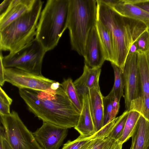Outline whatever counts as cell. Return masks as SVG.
Wrapping results in <instances>:
<instances>
[{"mask_svg": "<svg viewBox=\"0 0 149 149\" xmlns=\"http://www.w3.org/2000/svg\"><path fill=\"white\" fill-rule=\"evenodd\" d=\"M19 93L29 111L43 122L66 129L77 125L80 112L59 82L45 91L19 89Z\"/></svg>", "mask_w": 149, "mask_h": 149, "instance_id": "1", "label": "cell"}, {"mask_svg": "<svg viewBox=\"0 0 149 149\" xmlns=\"http://www.w3.org/2000/svg\"><path fill=\"white\" fill-rule=\"evenodd\" d=\"M97 18L109 31L116 55L115 65L123 70L130 48L148 27L141 22L123 17L97 0Z\"/></svg>", "mask_w": 149, "mask_h": 149, "instance_id": "2", "label": "cell"}, {"mask_svg": "<svg viewBox=\"0 0 149 149\" xmlns=\"http://www.w3.org/2000/svg\"><path fill=\"white\" fill-rule=\"evenodd\" d=\"M70 0H48L41 12L35 38L46 52L54 49L68 28Z\"/></svg>", "mask_w": 149, "mask_h": 149, "instance_id": "3", "label": "cell"}, {"mask_svg": "<svg viewBox=\"0 0 149 149\" xmlns=\"http://www.w3.org/2000/svg\"><path fill=\"white\" fill-rule=\"evenodd\" d=\"M96 0H70L68 28L72 49L84 56L86 41L97 21Z\"/></svg>", "mask_w": 149, "mask_h": 149, "instance_id": "4", "label": "cell"}, {"mask_svg": "<svg viewBox=\"0 0 149 149\" xmlns=\"http://www.w3.org/2000/svg\"><path fill=\"white\" fill-rule=\"evenodd\" d=\"M42 4L35 0L29 11L0 30L1 51L14 52L35 38Z\"/></svg>", "mask_w": 149, "mask_h": 149, "instance_id": "5", "label": "cell"}, {"mask_svg": "<svg viewBox=\"0 0 149 149\" xmlns=\"http://www.w3.org/2000/svg\"><path fill=\"white\" fill-rule=\"evenodd\" d=\"M46 52L35 38L19 49L5 56H3L1 50L0 58L5 68H15L42 75V61Z\"/></svg>", "mask_w": 149, "mask_h": 149, "instance_id": "6", "label": "cell"}, {"mask_svg": "<svg viewBox=\"0 0 149 149\" xmlns=\"http://www.w3.org/2000/svg\"><path fill=\"white\" fill-rule=\"evenodd\" d=\"M0 115L5 138L12 149H42L17 112Z\"/></svg>", "mask_w": 149, "mask_h": 149, "instance_id": "7", "label": "cell"}, {"mask_svg": "<svg viewBox=\"0 0 149 149\" xmlns=\"http://www.w3.org/2000/svg\"><path fill=\"white\" fill-rule=\"evenodd\" d=\"M5 76L7 82L19 89L45 91L55 81L15 68H5Z\"/></svg>", "mask_w": 149, "mask_h": 149, "instance_id": "8", "label": "cell"}, {"mask_svg": "<svg viewBox=\"0 0 149 149\" xmlns=\"http://www.w3.org/2000/svg\"><path fill=\"white\" fill-rule=\"evenodd\" d=\"M125 111H129L132 101L140 93V76L137 53L129 54L123 69Z\"/></svg>", "mask_w": 149, "mask_h": 149, "instance_id": "9", "label": "cell"}, {"mask_svg": "<svg viewBox=\"0 0 149 149\" xmlns=\"http://www.w3.org/2000/svg\"><path fill=\"white\" fill-rule=\"evenodd\" d=\"M42 149H59L68 134V129L46 122L33 133Z\"/></svg>", "mask_w": 149, "mask_h": 149, "instance_id": "10", "label": "cell"}, {"mask_svg": "<svg viewBox=\"0 0 149 149\" xmlns=\"http://www.w3.org/2000/svg\"><path fill=\"white\" fill-rule=\"evenodd\" d=\"M84 64L92 68H101L106 60L105 52L96 26L91 30L85 47Z\"/></svg>", "mask_w": 149, "mask_h": 149, "instance_id": "11", "label": "cell"}, {"mask_svg": "<svg viewBox=\"0 0 149 149\" xmlns=\"http://www.w3.org/2000/svg\"><path fill=\"white\" fill-rule=\"evenodd\" d=\"M120 15L142 22L149 28V13L129 0H101Z\"/></svg>", "mask_w": 149, "mask_h": 149, "instance_id": "12", "label": "cell"}, {"mask_svg": "<svg viewBox=\"0 0 149 149\" xmlns=\"http://www.w3.org/2000/svg\"><path fill=\"white\" fill-rule=\"evenodd\" d=\"M35 0H12L6 11L0 15V30L29 11Z\"/></svg>", "mask_w": 149, "mask_h": 149, "instance_id": "13", "label": "cell"}, {"mask_svg": "<svg viewBox=\"0 0 149 149\" xmlns=\"http://www.w3.org/2000/svg\"><path fill=\"white\" fill-rule=\"evenodd\" d=\"M101 68H92L85 64L81 76L73 82L80 97L88 93L89 89L99 86V79Z\"/></svg>", "mask_w": 149, "mask_h": 149, "instance_id": "14", "label": "cell"}, {"mask_svg": "<svg viewBox=\"0 0 149 149\" xmlns=\"http://www.w3.org/2000/svg\"><path fill=\"white\" fill-rule=\"evenodd\" d=\"M91 112L96 132L103 126V97L100 86L89 89L88 93Z\"/></svg>", "mask_w": 149, "mask_h": 149, "instance_id": "15", "label": "cell"}, {"mask_svg": "<svg viewBox=\"0 0 149 149\" xmlns=\"http://www.w3.org/2000/svg\"><path fill=\"white\" fill-rule=\"evenodd\" d=\"M82 107L77 125L74 127L83 136L88 137L96 131L90 109L88 93L82 97Z\"/></svg>", "mask_w": 149, "mask_h": 149, "instance_id": "16", "label": "cell"}, {"mask_svg": "<svg viewBox=\"0 0 149 149\" xmlns=\"http://www.w3.org/2000/svg\"><path fill=\"white\" fill-rule=\"evenodd\" d=\"M130 149H146L149 146V121L141 115L132 136Z\"/></svg>", "mask_w": 149, "mask_h": 149, "instance_id": "17", "label": "cell"}, {"mask_svg": "<svg viewBox=\"0 0 149 149\" xmlns=\"http://www.w3.org/2000/svg\"><path fill=\"white\" fill-rule=\"evenodd\" d=\"M137 64L140 76V96L149 97V60L146 54L137 53Z\"/></svg>", "mask_w": 149, "mask_h": 149, "instance_id": "18", "label": "cell"}, {"mask_svg": "<svg viewBox=\"0 0 149 149\" xmlns=\"http://www.w3.org/2000/svg\"><path fill=\"white\" fill-rule=\"evenodd\" d=\"M96 26L105 52L106 60L115 64V54L112 39L109 31L97 20Z\"/></svg>", "mask_w": 149, "mask_h": 149, "instance_id": "19", "label": "cell"}, {"mask_svg": "<svg viewBox=\"0 0 149 149\" xmlns=\"http://www.w3.org/2000/svg\"><path fill=\"white\" fill-rule=\"evenodd\" d=\"M69 99L77 110L81 112L82 107V98L79 94L72 79L69 78L61 83Z\"/></svg>", "mask_w": 149, "mask_h": 149, "instance_id": "20", "label": "cell"}, {"mask_svg": "<svg viewBox=\"0 0 149 149\" xmlns=\"http://www.w3.org/2000/svg\"><path fill=\"white\" fill-rule=\"evenodd\" d=\"M137 111L131 110L128 116L121 137L118 140L122 144L126 142L132 136L137 123L141 116Z\"/></svg>", "mask_w": 149, "mask_h": 149, "instance_id": "21", "label": "cell"}, {"mask_svg": "<svg viewBox=\"0 0 149 149\" xmlns=\"http://www.w3.org/2000/svg\"><path fill=\"white\" fill-rule=\"evenodd\" d=\"M114 75V82L112 89L110 92L112 96L120 102L122 97H124V82L123 70L115 64L111 63Z\"/></svg>", "mask_w": 149, "mask_h": 149, "instance_id": "22", "label": "cell"}, {"mask_svg": "<svg viewBox=\"0 0 149 149\" xmlns=\"http://www.w3.org/2000/svg\"><path fill=\"white\" fill-rule=\"evenodd\" d=\"M131 110L139 112L149 121V97L140 96L132 100L130 105Z\"/></svg>", "mask_w": 149, "mask_h": 149, "instance_id": "23", "label": "cell"}, {"mask_svg": "<svg viewBox=\"0 0 149 149\" xmlns=\"http://www.w3.org/2000/svg\"><path fill=\"white\" fill-rule=\"evenodd\" d=\"M129 113V111H125L121 115L118 117L115 125L108 137L116 141L121 137Z\"/></svg>", "mask_w": 149, "mask_h": 149, "instance_id": "24", "label": "cell"}, {"mask_svg": "<svg viewBox=\"0 0 149 149\" xmlns=\"http://www.w3.org/2000/svg\"><path fill=\"white\" fill-rule=\"evenodd\" d=\"M93 140L80 135L74 141H68L61 149H88Z\"/></svg>", "mask_w": 149, "mask_h": 149, "instance_id": "25", "label": "cell"}, {"mask_svg": "<svg viewBox=\"0 0 149 149\" xmlns=\"http://www.w3.org/2000/svg\"><path fill=\"white\" fill-rule=\"evenodd\" d=\"M117 141L108 137L93 139L88 149H114Z\"/></svg>", "mask_w": 149, "mask_h": 149, "instance_id": "26", "label": "cell"}, {"mask_svg": "<svg viewBox=\"0 0 149 149\" xmlns=\"http://www.w3.org/2000/svg\"><path fill=\"white\" fill-rule=\"evenodd\" d=\"M112 95L110 92L107 95L103 97V119L102 127L113 119L112 116Z\"/></svg>", "mask_w": 149, "mask_h": 149, "instance_id": "27", "label": "cell"}, {"mask_svg": "<svg viewBox=\"0 0 149 149\" xmlns=\"http://www.w3.org/2000/svg\"><path fill=\"white\" fill-rule=\"evenodd\" d=\"M136 42L137 45V53L149 54V28L144 31L139 37Z\"/></svg>", "mask_w": 149, "mask_h": 149, "instance_id": "28", "label": "cell"}, {"mask_svg": "<svg viewBox=\"0 0 149 149\" xmlns=\"http://www.w3.org/2000/svg\"><path fill=\"white\" fill-rule=\"evenodd\" d=\"M13 100L0 87V115L10 114V107Z\"/></svg>", "mask_w": 149, "mask_h": 149, "instance_id": "29", "label": "cell"}, {"mask_svg": "<svg viewBox=\"0 0 149 149\" xmlns=\"http://www.w3.org/2000/svg\"><path fill=\"white\" fill-rule=\"evenodd\" d=\"M117 117H116L111 121L107 123L96 132L92 136L87 137L90 139H104L108 137L113 128Z\"/></svg>", "mask_w": 149, "mask_h": 149, "instance_id": "30", "label": "cell"}, {"mask_svg": "<svg viewBox=\"0 0 149 149\" xmlns=\"http://www.w3.org/2000/svg\"><path fill=\"white\" fill-rule=\"evenodd\" d=\"M111 104L112 107V116L114 119L118 114L120 108V102L115 97L112 95Z\"/></svg>", "mask_w": 149, "mask_h": 149, "instance_id": "31", "label": "cell"}, {"mask_svg": "<svg viewBox=\"0 0 149 149\" xmlns=\"http://www.w3.org/2000/svg\"><path fill=\"white\" fill-rule=\"evenodd\" d=\"M132 3L149 13V0H133Z\"/></svg>", "mask_w": 149, "mask_h": 149, "instance_id": "32", "label": "cell"}, {"mask_svg": "<svg viewBox=\"0 0 149 149\" xmlns=\"http://www.w3.org/2000/svg\"><path fill=\"white\" fill-rule=\"evenodd\" d=\"M5 68L3 65L2 60L0 58V85L1 87L3 86L6 82L5 76Z\"/></svg>", "mask_w": 149, "mask_h": 149, "instance_id": "33", "label": "cell"}, {"mask_svg": "<svg viewBox=\"0 0 149 149\" xmlns=\"http://www.w3.org/2000/svg\"><path fill=\"white\" fill-rule=\"evenodd\" d=\"M11 1L12 0H5L0 4V15L4 13L7 10Z\"/></svg>", "mask_w": 149, "mask_h": 149, "instance_id": "34", "label": "cell"}, {"mask_svg": "<svg viewBox=\"0 0 149 149\" xmlns=\"http://www.w3.org/2000/svg\"><path fill=\"white\" fill-rule=\"evenodd\" d=\"M0 141V142L2 144L3 149H12L5 137L1 138Z\"/></svg>", "mask_w": 149, "mask_h": 149, "instance_id": "35", "label": "cell"}, {"mask_svg": "<svg viewBox=\"0 0 149 149\" xmlns=\"http://www.w3.org/2000/svg\"><path fill=\"white\" fill-rule=\"evenodd\" d=\"M137 46L135 41L131 46L129 54L133 53H137Z\"/></svg>", "mask_w": 149, "mask_h": 149, "instance_id": "36", "label": "cell"}, {"mask_svg": "<svg viewBox=\"0 0 149 149\" xmlns=\"http://www.w3.org/2000/svg\"><path fill=\"white\" fill-rule=\"evenodd\" d=\"M123 144L120 143L118 140L117 143L114 149H122Z\"/></svg>", "mask_w": 149, "mask_h": 149, "instance_id": "37", "label": "cell"}, {"mask_svg": "<svg viewBox=\"0 0 149 149\" xmlns=\"http://www.w3.org/2000/svg\"><path fill=\"white\" fill-rule=\"evenodd\" d=\"M146 149H149V146Z\"/></svg>", "mask_w": 149, "mask_h": 149, "instance_id": "38", "label": "cell"}, {"mask_svg": "<svg viewBox=\"0 0 149 149\" xmlns=\"http://www.w3.org/2000/svg\"><path fill=\"white\" fill-rule=\"evenodd\" d=\"M148 59H149V55H148Z\"/></svg>", "mask_w": 149, "mask_h": 149, "instance_id": "39", "label": "cell"}]
</instances>
